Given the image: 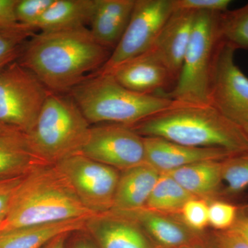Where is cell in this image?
Listing matches in <instances>:
<instances>
[{"mask_svg":"<svg viewBox=\"0 0 248 248\" xmlns=\"http://www.w3.org/2000/svg\"><path fill=\"white\" fill-rule=\"evenodd\" d=\"M73 248H97L95 246L87 241V240L81 239L76 243V244L73 246Z\"/></svg>","mask_w":248,"mask_h":248,"instance_id":"f35d334b","label":"cell"},{"mask_svg":"<svg viewBox=\"0 0 248 248\" xmlns=\"http://www.w3.org/2000/svg\"><path fill=\"white\" fill-rule=\"evenodd\" d=\"M110 50L86 27L40 31L27 40L17 61L50 92L68 94L107 63Z\"/></svg>","mask_w":248,"mask_h":248,"instance_id":"6da1fadb","label":"cell"},{"mask_svg":"<svg viewBox=\"0 0 248 248\" xmlns=\"http://www.w3.org/2000/svg\"><path fill=\"white\" fill-rule=\"evenodd\" d=\"M94 2V0H54L34 29L52 31L85 27L90 22Z\"/></svg>","mask_w":248,"mask_h":248,"instance_id":"44dd1931","label":"cell"},{"mask_svg":"<svg viewBox=\"0 0 248 248\" xmlns=\"http://www.w3.org/2000/svg\"><path fill=\"white\" fill-rule=\"evenodd\" d=\"M79 154L117 170L146 164L143 138L122 124L106 123L91 126Z\"/></svg>","mask_w":248,"mask_h":248,"instance_id":"30bf717a","label":"cell"},{"mask_svg":"<svg viewBox=\"0 0 248 248\" xmlns=\"http://www.w3.org/2000/svg\"><path fill=\"white\" fill-rule=\"evenodd\" d=\"M196 15L193 11L174 9L151 48L176 82L190 42Z\"/></svg>","mask_w":248,"mask_h":248,"instance_id":"2e32d148","label":"cell"},{"mask_svg":"<svg viewBox=\"0 0 248 248\" xmlns=\"http://www.w3.org/2000/svg\"><path fill=\"white\" fill-rule=\"evenodd\" d=\"M231 0H174V9L222 14L229 10Z\"/></svg>","mask_w":248,"mask_h":248,"instance_id":"f546056e","label":"cell"},{"mask_svg":"<svg viewBox=\"0 0 248 248\" xmlns=\"http://www.w3.org/2000/svg\"><path fill=\"white\" fill-rule=\"evenodd\" d=\"M220 15L197 12L180 74L174 87L164 95L174 102L210 104L212 71L221 42Z\"/></svg>","mask_w":248,"mask_h":248,"instance_id":"8992f818","label":"cell"},{"mask_svg":"<svg viewBox=\"0 0 248 248\" xmlns=\"http://www.w3.org/2000/svg\"><path fill=\"white\" fill-rule=\"evenodd\" d=\"M230 230L237 233L248 243V217L244 215L241 210L234 226Z\"/></svg>","mask_w":248,"mask_h":248,"instance_id":"836d02e7","label":"cell"},{"mask_svg":"<svg viewBox=\"0 0 248 248\" xmlns=\"http://www.w3.org/2000/svg\"><path fill=\"white\" fill-rule=\"evenodd\" d=\"M174 11V0H135L122 40L97 73L108 74L124 62L151 50Z\"/></svg>","mask_w":248,"mask_h":248,"instance_id":"ba28073f","label":"cell"},{"mask_svg":"<svg viewBox=\"0 0 248 248\" xmlns=\"http://www.w3.org/2000/svg\"><path fill=\"white\" fill-rule=\"evenodd\" d=\"M17 1L18 0H0V31L28 28L18 22L16 13Z\"/></svg>","mask_w":248,"mask_h":248,"instance_id":"1f68e13d","label":"cell"},{"mask_svg":"<svg viewBox=\"0 0 248 248\" xmlns=\"http://www.w3.org/2000/svg\"><path fill=\"white\" fill-rule=\"evenodd\" d=\"M88 219L75 218L19 228L0 234V248H43L62 234L86 229Z\"/></svg>","mask_w":248,"mask_h":248,"instance_id":"d6986e66","label":"cell"},{"mask_svg":"<svg viewBox=\"0 0 248 248\" xmlns=\"http://www.w3.org/2000/svg\"><path fill=\"white\" fill-rule=\"evenodd\" d=\"M85 230L99 248H155L136 222L113 212L89 218Z\"/></svg>","mask_w":248,"mask_h":248,"instance_id":"9a60e30c","label":"cell"},{"mask_svg":"<svg viewBox=\"0 0 248 248\" xmlns=\"http://www.w3.org/2000/svg\"><path fill=\"white\" fill-rule=\"evenodd\" d=\"M218 248H248V243L239 234L232 230L215 231Z\"/></svg>","mask_w":248,"mask_h":248,"instance_id":"d6a6232c","label":"cell"},{"mask_svg":"<svg viewBox=\"0 0 248 248\" xmlns=\"http://www.w3.org/2000/svg\"><path fill=\"white\" fill-rule=\"evenodd\" d=\"M89 124L130 126L172 105L163 94H140L125 89L111 74L94 73L68 93Z\"/></svg>","mask_w":248,"mask_h":248,"instance_id":"277c9868","label":"cell"},{"mask_svg":"<svg viewBox=\"0 0 248 248\" xmlns=\"http://www.w3.org/2000/svg\"><path fill=\"white\" fill-rule=\"evenodd\" d=\"M236 50L223 40L210 79V104L232 121L248 115V78L234 62Z\"/></svg>","mask_w":248,"mask_h":248,"instance_id":"8fae6325","label":"cell"},{"mask_svg":"<svg viewBox=\"0 0 248 248\" xmlns=\"http://www.w3.org/2000/svg\"><path fill=\"white\" fill-rule=\"evenodd\" d=\"M115 213L128 217L136 222L155 248H182L199 242L206 236L204 232L191 230L180 218L146 208L128 213Z\"/></svg>","mask_w":248,"mask_h":248,"instance_id":"5bb4252c","label":"cell"},{"mask_svg":"<svg viewBox=\"0 0 248 248\" xmlns=\"http://www.w3.org/2000/svg\"><path fill=\"white\" fill-rule=\"evenodd\" d=\"M50 91L17 60L0 70V123L30 133Z\"/></svg>","mask_w":248,"mask_h":248,"instance_id":"52a82bcc","label":"cell"},{"mask_svg":"<svg viewBox=\"0 0 248 248\" xmlns=\"http://www.w3.org/2000/svg\"><path fill=\"white\" fill-rule=\"evenodd\" d=\"M221 195H237L248 187V151L231 155L221 161Z\"/></svg>","mask_w":248,"mask_h":248,"instance_id":"cb8c5ba5","label":"cell"},{"mask_svg":"<svg viewBox=\"0 0 248 248\" xmlns=\"http://www.w3.org/2000/svg\"><path fill=\"white\" fill-rule=\"evenodd\" d=\"M160 175L146 164L122 171L110 212L128 213L145 208Z\"/></svg>","mask_w":248,"mask_h":248,"instance_id":"ac0fdd59","label":"cell"},{"mask_svg":"<svg viewBox=\"0 0 248 248\" xmlns=\"http://www.w3.org/2000/svg\"><path fill=\"white\" fill-rule=\"evenodd\" d=\"M222 40L235 49H248V4L220 15Z\"/></svg>","mask_w":248,"mask_h":248,"instance_id":"d4e9b609","label":"cell"},{"mask_svg":"<svg viewBox=\"0 0 248 248\" xmlns=\"http://www.w3.org/2000/svg\"><path fill=\"white\" fill-rule=\"evenodd\" d=\"M235 123L238 124L243 131L246 134V136L248 138V115L243 116L239 117V119L234 121Z\"/></svg>","mask_w":248,"mask_h":248,"instance_id":"74e56055","label":"cell"},{"mask_svg":"<svg viewBox=\"0 0 248 248\" xmlns=\"http://www.w3.org/2000/svg\"><path fill=\"white\" fill-rule=\"evenodd\" d=\"M240 207L222 200L212 201L208 206L209 226L216 231H226L234 226Z\"/></svg>","mask_w":248,"mask_h":248,"instance_id":"83f0119b","label":"cell"},{"mask_svg":"<svg viewBox=\"0 0 248 248\" xmlns=\"http://www.w3.org/2000/svg\"><path fill=\"white\" fill-rule=\"evenodd\" d=\"M55 166L64 174L86 208L96 215L112 210L120 179L119 170L79 153Z\"/></svg>","mask_w":248,"mask_h":248,"instance_id":"9c48e42d","label":"cell"},{"mask_svg":"<svg viewBox=\"0 0 248 248\" xmlns=\"http://www.w3.org/2000/svg\"><path fill=\"white\" fill-rule=\"evenodd\" d=\"M90 128L89 122L69 94L50 91L35 127L25 136L38 159L55 165L80 153Z\"/></svg>","mask_w":248,"mask_h":248,"instance_id":"5b68a950","label":"cell"},{"mask_svg":"<svg viewBox=\"0 0 248 248\" xmlns=\"http://www.w3.org/2000/svg\"><path fill=\"white\" fill-rule=\"evenodd\" d=\"M194 197L214 198L223 189L221 161H205L164 173Z\"/></svg>","mask_w":248,"mask_h":248,"instance_id":"ffe728a7","label":"cell"},{"mask_svg":"<svg viewBox=\"0 0 248 248\" xmlns=\"http://www.w3.org/2000/svg\"><path fill=\"white\" fill-rule=\"evenodd\" d=\"M95 215L55 165H43L28 172L16 189L0 234L52 222L89 219Z\"/></svg>","mask_w":248,"mask_h":248,"instance_id":"3957f363","label":"cell"},{"mask_svg":"<svg viewBox=\"0 0 248 248\" xmlns=\"http://www.w3.org/2000/svg\"><path fill=\"white\" fill-rule=\"evenodd\" d=\"M68 234H62L55 238L43 248H66V241Z\"/></svg>","mask_w":248,"mask_h":248,"instance_id":"d590c367","label":"cell"},{"mask_svg":"<svg viewBox=\"0 0 248 248\" xmlns=\"http://www.w3.org/2000/svg\"><path fill=\"white\" fill-rule=\"evenodd\" d=\"M108 74L125 89L140 94H158V91L176 84L167 67L151 49L124 62Z\"/></svg>","mask_w":248,"mask_h":248,"instance_id":"7c38bea8","label":"cell"},{"mask_svg":"<svg viewBox=\"0 0 248 248\" xmlns=\"http://www.w3.org/2000/svg\"><path fill=\"white\" fill-rule=\"evenodd\" d=\"M193 197H196L172 177L161 173L145 208L160 213L179 215L184 204Z\"/></svg>","mask_w":248,"mask_h":248,"instance_id":"603a6c76","label":"cell"},{"mask_svg":"<svg viewBox=\"0 0 248 248\" xmlns=\"http://www.w3.org/2000/svg\"><path fill=\"white\" fill-rule=\"evenodd\" d=\"M143 138L146 164L160 173L170 172L202 161H222L234 155L221 148H197L184 146L162 138Z\"/></svg>","mask_w":248,"mask_h":248,"instance_id":"4fadbf2b","label":"cell"},{"mask_svg":"<svg viewBox=\"0 0 248 248\" xmlns=\"http://www.w3.org/2000/svg\"><path fill=\"white\" fill-rule=\"evenodd\" d=\"M18 132L20 131L12 128V127L8 126V125L0 123V139L8 136V135H12V134L18 133Z\"/></svg>","mask_w":248,"mask_h":248,"instance_id":"8d00e7d4","label":"cell"},{"mask_svg":"<svg viewBox=\"0 0 248 248\" xmlns=\"http://www.w3.org/2000/svg\"><path fill=\"white\" fill-rule=\"evenodd\" d=\"M54 0H18L16 13L19 24L35 31L34 27Z\"/></svg>","mask_w":248,"mask_h":248,"instance_id":"f1b7e54d","label":"cell"},{"mask_svg":"<svg viewBox=\"0 0 248 248\" xmlns=\"http://www.w3.org/2000/svg\"><path fill=\"white\" fill-rule=\"evenodd\" d=\"M179 248H218L215 233L211 236V238L206 236L203 240L195 243V244L187 245Z\"/></svg>","mask_w":248,"mask_h":248,"instance_id":"e575fe53","label":"cell"},{"mask_svg":"<svg viewBox=\"0 0 248 248\" xmlns=\"http://www.w3.org/2000/svg\"><path fill=\"white\" fill-rule=\"evenodd\" d=\"M43 165L46 164L29 148L25 134L18 132L0 139V178L25 174Z\"/></svg>","mask_w":248,"mask_h":248,"instance_id":"7402d4cb","label":"cell"},{"mask_svg":"<svg viewBox=\"0 0 248 248\" xmlns=\"http://www.w3.org/2000/svg\"><path fill=\"white\" fill-rule=\"evenodd\" d=\"M208 206L205 199L193 197L184 204L179 218L192 231L203 232L209 226Z\"/></svg>","mask_w":248,"mask_h":248,"instance_id":"4316f807","label":"cell"},{"mask_svg":"<svg viewBox=\"0 0 248 248\" xmlns=\"http://www.w3.org/2000/svg\"><path fill=\"white\" fill-rule=\"evenodd\" d=\"M27 173L0 178V226L7 215L10 203L16 189Z\"/></svg>","mask_w":248,"mask_h":248,"instance_id":"4dcf8cb0","label":"cell"},{"mask_svg":"<svg viewBox=\"0 0 248 248\" xmlns=\"http://www.w3.org/2000/svg\"><path fill=\"white\" fill-rule=\"evenodd\" d=\"M35 33L30 28L0 31V70L17 60L26 42Z\"/></svg>","mask_w":248,"mask_h":248,"instance_id":"484cf974","label":"cell"},{"mask_svg":"<svg viewBox=\"0 0 248 248\" xmlns=\"http://www.w3.org/2000/svg\"><path fill=\"white\" fill-rule=\"evenodd\" d=\"M135 3V0H94L89 30L97 42L113 51L128 27Z\"/></svg>","mask_w":248,"mask_h":248,"instance_id":"e0dca14e","label":"cell"},{"mask_svg":"<svg viewBox=\"0 0 248 248\" xmlns=\"http://www.w3.org/2000/svg\"><path fill=\"white\" fill-rule=\"evenodd\" d=\"M240 210H241L244 215L248 217V203L240 207Z\"/></svg>","mask_w":248,"mask_h":248,"instance_id":"ab89813d","label":"cell"},{"mask_svg":"<svg viewBox=\"0 0 248 248\" xmlns=\"http://www.w3.org/2000/svg\"><path fill=\"white\" fill-rule=\"evenodd\" d=\"M142 138H159L232 153L248 151V138L234 121L211 104L173 102L165 110L130 125Z\"/></svg>","mask_w":248,"mask_h":248,"instance_id":"7a4b0ae2","label":"cell"}]
</instances>
